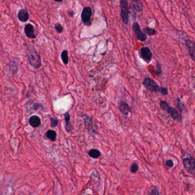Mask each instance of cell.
Returning <instances> with one entry per match:
<instances>
[{"label":"cell","instance_id":"1","mask_svg":"<svg viewBox=\"0 0 195 195\" xmlns=\"http://www.w3.org/2000/svg\"><path fill=\"white\" fill-rule=\"evenodd\" d=\"M26 57L28 62L34 69H38L41 67V57L33 46L29 45L27 47Z\"/></svg>","mask_w":195,"mask_h":195},{"label":"cell","instance_id":"2","mask_svg":"<svg viewBox=\"0 0 195 195\" xmlns=\"http://www.w3.org/2000/svg\"><path fill=\"white\" fill-rule=\"evenodd\" d=\"M143 85L145 88L151 93H160L161 87L157 83L150 78H146L143 82Z\"/></svg>","mask_w":195,"mask_h":195},{"label":"cell","instance_id":"3","mask_svg":"<svg viewBox=\"0 0 195 195\" xmlns=\"http://www.w3.org/2000/svg\"><path fill=\"white\" fill-rule=\"evenodd\" d=\"M120 7H121V16L123 23L127 25L128 23V3L127 0H120Z\"/></svg>","mask_w":195,"mask_h":195},{"label":"cell","instance_id":"4","mask_svg":"<svg viewBox=\"0 0 195 195\" xmlns=\"http://www.w3.org/2000/svg\"><path fill=\"white\" fill-rule=\"evenodd\" d=\"M132 29L134 32V34L136 35V37L137 38L138 41L144 42L146 40L147 37L146 35L145 34L143 31L141 30L140 25H138L137 22H134L132 25Z\"/></svg>","mask_w":195,"mask_h":195},{"label":"cell","instance_id":"5","mask_svg":"<svg viewBox=\"0 0 195 195\" xmlns=\"http://www.w3.org/2000/svg\"><path fill=\"white\" fill-rule=\"evenodd\" d=\"M183 164L185 170L188 172L194 174L195 173V159L192 156L185 158L183 160Z\"/></svg>","mask_w":195,"mask_h":195},{"label":"cell","instance_id":"6","mask_svg":"<svg viewBox=\"0 0 195 195\" xmlns=\"http://www.w3.org/2000/svg\"><path fill=\"white\" fill-rule=\"evenodd\" d=\"M92 16V9L89 7H85L81 13V19L83 23L87 26L91 25L90 17Z\"/></svg>","mask_w":195,"mask_h":195},{"label":"cell","instance_id":"7","mask_svg":"<svg viewBox=\"0 0 195 195\" xmlns=\"http://www.w3.org/2000/svg\"><path fill=\"white\" fill-rule=\"evenodd\" d=\"M140 56L141 58L147 63H149L151 61L152 54L151 50L148 47H143L140 49Z\"/></svg>","mask_w":195,"mask_h":195},{"label":"cell","instance_id":"8","mask_svg":"<svg viewBox=\"0 0 195 195\" xmlns=\"http://www.w3.org/2000/svg\"><path fill=\"white\" fill-rule=\"evenodd\" d=\"M82 117L84 120L85 126L88 131L91 132L92 133H96V131L94 130L93 126L92 118L86 114H82Z\"/></svg>","mask_w":195,"mask_h":195},{"label":"cell","instance_id":"9","mask_svg":"<svg viewBox=\"0 0 195 195\" xmlns=\"http://www.w3.org/2000/svg\"><path fill=\"white\" fill-rule=\"evenodd\" d=\"M185 46L192 59L195 62V42L194 41L187 39L185 42Z\"/></svg>","mask_w":195,"mask_h":195},{"label":"cell","instance_id":"10","mask_svg":"<svg viewBox=\"0 0 195 195\" xmlns=\"http://www.w3.org/2000/svg\"><path fill=\"white\" fill-rule=\"evenodd\" d=\"M167 113L170 115V116L172 117V118L174 120H178L180 121L182 120V118L180 116V115L177 111V110L175 107H170L168 109Z\"/></svg>","mask_w":195,"mask_h":195},{"label":"cell","instance_id":"11","mask_svg":"<svg viewBox=\"0 0 195 195\" xmlns=\"http://www.w3.org/2000/svg\"><path fill=\"white\" fill-rule=\"evenodd\" d=\"M119 108L120 112L126 115H127L130 112H131V108L128 103H126L124 101H121L120 102Z\"/></svg>","mask_w":195,"mask_h":195},{"label":"cell","instance_id":"12","mask_svg":"<svg viewBox=\"0 0 195 195\" xmlns=\"http://www.w3.org/2000/svg\"><path fill=\"white\" fill-rule=\"evenodd\" d=\"M132 9L136 12H141L143 10V4L141 0H130Z\"/></svg>","mask_w":195,"mask_h":195},{"label":"cell","instance_id":"13","mask_svg":"<svg viewBox=\"0 0 195 195\" xmlns=\"http://www.w3.org/2000/svg\"><path fill=\"white\" fill-rule=\"evenodd\" d=\"M25 33L26 36L29 38H35L36 37L34 32V27L33 26L29 24L25 26Z\"/></svg>","mask_w":195,"mask_h":195},{"label":"cell","instance_id":"14","mask_svg":"<svg viewBox=\"0 0 195 195\" xmlns=\"http://www.w3.org/2000/svg\"><path fill=\"white\" fill-rule=\"evenodd\" d=\"M64 119L65 121V128L66 131V132H70L72 131V129L73 128V127L71 125L70 123V116L68 112H66L64 113Z\"/></svg>","mask_w":195,"mask_h":195},{"label":"cell","instance_id":"15","mask_svg":"<svg viewBox=\"0 0 195 195\" xmlns=\"http://www.w3.org/2000/svg\"><path fill=\"white\" fill-rule=\"evenodd\" d=\"M18 19L22 22H26L29 19V13L25 9H21L18 13Z\"/></svg>","mask_w":195,"mask_h":195},{"label":"cell","instance_id":"16","mask_svg":"<svg viewBox=\"0 0 195 195\" xmlns=\"http://www.w3.org/2000/svg\"><path fill=\"white\" fill-rule=\"evenodd\" d=\"M29 122L30 125L32 127H34V128L37 127L41 123V121L40 118L37 115L31 116V117L30 118V119H29Z\"/></svg>","mask_w":195,"mask_h":195},{"label":"cell","instance_id":"17","mask_svg":"<svg viewBox=\"0 0 195 195\" xmlns=\"http://www.w3.org/2000/svg\"><path fill=\"white\" fill-rule=\"evenodd\" d=\"M46 138L49 139L52 142H55L56 140L57 133L55 131L49 130L45 133Z\"/></svg>","mask_w":195,"mask_h":195},{"label":"cell","instance_id":"18","mask_svg":"<svg viewBox=\"0 0 195 195\" xmlns=\"http://www.w3.org/2000/svg\"><path fill=\"white\" fill-rule=\"evenodd\" d=\"M89 155L92 158L97 159L100 156V152L97 149H92L89 152Z\"/></svg>","mask_w":195,"mask_h":195},{"label":"cell","instance_id":"19","mask_svg":"<svg viewBox=\"0 0 195 195\" xmlns=\"http://www.w3.org/2000/svg\"><path fill=\"white\" fill-rule=\"evenodd\" d=\"M61 59L63 61V62L64 65H67L69 62V57H68V51L65 50H63L61 55Z\"/></svg>","mask_w":195,"mask_h":195},{"label":"cell","instance_id":"20","mask_svg":"<svg viewBox=\"0 0 195 195\" xmlns=\"http://www.w3.org/2000/svg\"><path fill=\"white\" fill-rule=\"evenodd\" d=\"M143 32L145 34H147L149 36H153L156 34V31L154 29H151L148 27H145L143 29Z\"/></svg>","mask_w":195,"mask_h":195},{"label":"cell","instance_id":"21","mask_svg":"<svg viewBox=\"0 0 195 195\" xmlns=\"http://www.w3.org/2000/svg\"><path fill=\"white\" fill-rule=\"evenodd\" d=\"M160 106L161 108L164 111H167L168 109L170 108V105L169 104L165 101H161L160 102Z\"/></svg>","mask_w":195,"mask_h":195},{"label":"cell","instance_id":"22","mask_svg":"<svg viewBox=\"0 0 195 195\" xmlns=\"http://www.w3.org/2000/svg\"><path fill=\"white\" fill-rule=\"evenodd\" d=\"M176 101H177V108L180 111V112H182V111H183V110H184L185 108L182 101H181L180 98H177Z\"/></svg>","mask_w":195,"mask_h":195},{"label":"cell","instance_id":"23","mask_svg":"<svg viewBox=\"0 0 195 195\" xmlns=\"http://www.w3.org/2000/svg\"><path fill=\"white\" fill-rule=\"evenodd\" d=\"M49 119L50 120V126L52 127H57L58 124V122H59V120L57 119H55L54 118H53L52 116H49Z\"/></svg>","mask_w":195,"mask_h":195},{"label":"cell","instance_id":"24","mask_svg":"<svg viewBox=\"0 0 195 195\" xmlns=\"http://www.w3.org/2000/svg\"><path fill=\"white\" fill-rule=\"evenodd\" d=\"M138 168H139V166H138V164L137 163H133L131 166V168H130V170L131 171L132 173H136L137 171L138 170Z\"/></svg>","mask_w":195,"mask_h":195},{"label":"cell","instance_id":"25","mask_svg":"<svg viewBox=\"0 0 195 195\" xmlns=\"http://www.w3.org/2000/svg\"><path fill=\"white\" fill-rule=\"evenodd\" d=\"M162 74V68L161 66L159 63H156V74L157 76H160Z\"/></svg>","mask_w":195,"mask_h":195},{"label":"cell","instance_id":"26","mask_svg":"<svg viewBox=\"0 0 195 195\" xmlns=\"http://www.w3.org/2000/svg\"><path fill=\"white\" fill-rule=\"evenodd\" d=\"M148 195H159V192L156 187H154L151 189Z\"/></svg>","mask_w":195,"mask_h":195},{"label":"cell","instance_id":"27","mask_svg":"<svg viewBox=\"0 0 195 195\" xmlns=\"http://www.w3.org/2000/svg\"><path fill=\"white\" fill-rule=\"evenodd\" d=\"M55 27L57 32H58V33H61L63 32V26H61V25H60V24H56L55 25Z\"/></svg>","mask_w":195,"mask_h":195},{"label":"cell","instance_id":"28","mask_svg":"<svg viewBox=\"0 0 195 195\" xmlns=\"http://www.w3.org/2000/svg\"><path fill=\"white\" fill-rule=\"evenodd\" d=\"M166 165L168 167V168H171L173 166V162L172 160H168L166 162Z\"/></svg>","mask_w":195,"mask_h":195},{"label":"cell","instance_id":"29","mask_svg":"<svg viewBox=\"0 0 195 195\" xmlns=\"http://www.w3.org/2000/svg\"><path fill=\"white\" fill-rule=\"evenodd\" d=\"M160 93L164 95L168 94V89L165 87H161Z\"/></svg>","mask_w":195,"mask_h":195},{"label":"cell","instance_id":"30","mask_svg":"<svg viewBox=\"0 0 195 195\" xmlns=\"http://www.w3.org/2000/svg\"><path fill=\"white\" fill-rule=\"evenodd\" d=\"M53 1H56V2H61L63 1V0H53Z\"/></svg>","mask_w":195,"mask_h":195},{"label":"cell","instance_id":"31","mask_svg":"<svg viewBox=\"0 0 195 195\" xmlns=\"http://www.w3.org/2000/svg\"></svg>","mask_w":195,"mask_h":195}]
</instances>
